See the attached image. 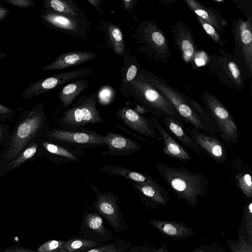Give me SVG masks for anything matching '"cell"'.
Returning a JSON list of instances; mask_svg holds the SVG:
<instances>
[{
    "instance_id": "28",
    "label": "cell",
    "mask_w": 252,
    "mask_h": 252,
    "mask_svg": "<svg viewBox=\"0 0 252 252\" xmlns=\"http://www.w3.org/2000/svg\"><path fill=\"white\" fill-rule=\"evenodd\" d=\"M40 156L38 141L27 147L12 160L0 165V178L18 168L25 162L35 159Z\"/></svg>"
},
{
    "instance_id": "24",
    "label": "cell",
    "mask_w": 252,
    "mask_h": 252,
    "mask_svg": "<svg viewBox=\"0 0 252 252\" xmlns=\"http://www.w3.org/2000/svg\"><path fill=\"white\" fill-rule=\"evenodd\" d=\"M84 219L82 231L86 235L89 234L90 240L107 241L112 239V234L104 227L103 220L99 214H87Z\"/></svg>"
},
{
    "instance_id": "46",
    "label": "cell",
    "mask_w": 252,
    "mask_h": 252,
    "mask_svg": "<svg viewBox=\"0 0 252 252\" xmlns=\"http://www.w3.org/2000/svg\"><path fill=\"white\" fill-rule=\"evenodd\" d=\"M103 0H88L87 1L100 14H103V10L100 7V5Z\"/></svg>"
},
{
    "instance_id": "14",
    "label": "cell",
    "mask_w": 252,
    "mask_h": 252,
    "mask_svg": "<svg viewBox=\"0 0 252 252\" xmlns=\"http://www.w3.org/2000/svg\"><path fill=\"white\" fill-rule=\"evenodd\" d=\"M40 156L56 164L80 162L82 149L63 145L49 141L43 136L38 140Z\"/></svg>"
},
{
    "instance_id": "20",
    "label": "cell",
    "mask_w": 252,
    "mask_h": 252,
    "mask_svg": "<svg viewBox=\"0 0 252 252\" xmlns=\"http://www.w3.org/2000/svg\"><path fill=\"white\" fill-rule=\"evenodd\" d=\"M154 126L160 139L163 142L162 152L166 155L186 162L192 157L172 137L155 116L152 117Z\"/></svg>"
},
{
    "instance_id": "38",
    "label": "cell",
    "mask_w": 252,
    "mask_h": 252,
    "mask_svg": "<svg viewBox=\"0 0 252 252\" xmlns=\"http://www.w3.org/2000/svg\"><path fill=\"white\" fill-rule=\"evenodd\" d=\"M233 2L237 5L246 16V19L252 17V1L249 3L251 0H233Z\"/></svg>"
},
{
    "instance_id": "15",
    "label": "cell",
    "mask_w": 252,
    "mask_h": 252,
    "mask_svg": "<svg viewBox=\"0 0 252 252\" xmlns=\"http://www.w3.org/2000/svg\"><path fill=\"white\" fill-rule=\"evenodd\" d=\"M116 115L129 128L138 134L153 139H159L151 119L139 114L126 105L121 107Z\"/></svg>"
},
{
    "instance_id": "40",
    "label": "cell",
    "mask_w": 252,
    "mask_h": 252,
    "mask_svg": "<svg viewBox=\"0 0 252 252\" xmlns=\"http://www.w3.org/2000/svg\"><path fill=\"white\" fill-rule=\"evenodd\" d=\"M122 248L116 244H111L100 247L90 249L83 252H119Z\"/></svg>"
},
{
    "instance_id": "44",
    "label": "cell",
    "mask_w": 252,
    "mask_h": 252,
    "mask_svg": "<svg viewBox=\"0 0 252 252\" xmlns=\"http://www.w3.org/2000/svg\"><path fill=\"white\" fill-rule=\"evenodd\" d=\"M137 0H123L122 5L125 11L130 12L136 4Z\"/></svg>"
},
{
    "instance_id": "6",
    "label": "cell",
    "mask_w": 252,
    "mask_h": 252,
    "mask_svg": "<svg viewBox=\"0 0 252 252\" xmlns=\"http://www.w3.org/2000/svg\"><path fill=\"white\" fill-rule=\"evenodd\" d=\"M201 100L209 120L223 143L228 145L237 144L239 138L238 126L226 106L206 91L203 92Z\"/></svg>"
},
{
    "instance_id": "7",
    "label": "cell",
    "mask_w": 252,
    "mask_h": 252,
    "mask_svg": "<svg viewBox=\"0 0 252 252\" xmlns=\"http://www.w3.org/2000/svg\"><path fill=\"white\" fill-rule=\"evenodd\" d=\"M97 96L94 93L80 96L71 107L58 119L59 128L78 130L88 125L105 123L97 108Z\"/></svg>"
},
{
    "instance_id": "39",
    "label": "cell",
    "mask_w": 252,
    "mask_h": 252,
    "mask_svg": "<svg viewBox=\"0 0 252 252\" xmlns=\"http://www.w3.org/2000/svg\"><path fill=\"white\" fill-rule=\"evenodd\" d=\"M232 252H252V245L242 236L240 241L231 248Z\"/></svg>"
},
{
    "instance_id": "9",
    "label": "cell",
    "mask_w": 252,
    "mask_h": 252,
    "mask_svg": "<svg viewBox=\"0 0 252 252\" xmlns=\"http://www.w3.org/2000/svg\"><path fill=\"white\" fill-rule=\"evenodd\" d=\"M233 56L243 70L247 80L252 77V18H238L232 24Z\"/></svg>"
},
{
    "instance_id": "27",
    "label": "cell",
    "mask_w": 252,
    "mask_h": 252,
    "mask_svg": "<svg viewBox=\"0 0 252 252\" xmlns=\"http://www.w3.org/2000/svg\"><path fill=\"white\" fill-rule=\"evenodd\" d=\"M90 85V81L81 78L71 82L62 87L59 93V99L62 106L59 109L63 110L69 106L76 97Z\"/></svg>"
},
{
    "instance_id": "42",
    "label": "cell",
    "mask_w": 252,
    "mask_h": 252,
    "mask_svg": "<svg viewBox=\"0 0 252 252\" xmlns=\"http://www.w3.org/2000/svg\"><path fill=\"white\" fill-rule=\"evenodd\" d=\"M3 2L22 8L32 7L35 4L32 0H4Z\"/></svg>"
},
{
    "instance_id": "8",
    "label": "cell",
    "mask_w": 252,
    "mask_h": 252,
    "mask_svg": "<svg viewBox=\"0 0 252 252\" xmlns=\"http://www.w3.org/2000/svg\"><path fill=\"white\" fill-rule=\"evenodd\" d=\"M206 68L227 87L239 92L243 90L247 80L244 72L233 55L224 49L209 56Z\"/></svg>"
},
{
    "instance_id": "34",
    "label": "cell",
    "mask_w": 252,
    "mask_h": 252,
    "mask_svg": "<svg viewBox=\"0 0 252 252\" xmlns=\"http://www.w3.org/2000/svg\"><path fill=\"white\" fill-rule=\"evenodd\" d=\"M114 89L109 85L100 87L96 94L98 102L102 105H107L111 103L116 96Z\"/></svg>"
},
{
    "instance_id": "2",
    "label": "cell",
    "mask_w": 252,
    "mask_h": 252,
    "mask_svg": "<svg viewBox=\"0 0 252 252\" xmlns=\"http://www.w3.org/2000/svg\"><path fill=\"white\" fill-rule=\"evenodd\" d=\"M139 72L171 103L185 123L190 124L192 127L217 136L203 106L197 101L179 92L164 79L150 71L140 69Z\"/></svg>"
},
{
    "instance_id": "23",
    "label": "cell",
    "mask_w": 252,
    "mask_h": 252,
    "mask_svg": "<svg viewBox=\"0 0 252 252\" xmlns=\"http://www.w3.org/2000/svg\"><path fill=\"white\" fill-rule=\"evenodd\" d=\"M98 170L110 175L122 177L133 183L153 186L160 185L149 175L131 170L125 167L107 164L98 167Z\"/></svg>"
},
{
    "instance_id": "3",
    "label": "cell",
    "mask_w": 252,
    "mask_h": 252,
    "mask_svg": "<svg viewBox=\"0 0 252 252\" xmlns=\"http://www.w3.org/2000/svg\"><path fill=\"white\" fill-rule=\"evenodd\" d=\"M156 167L170 191L191 205L194 206L198 197L207 194L209 180L202 173L191 172L184 167H171L159 162Z\"/></svg>"
},
{
    "instance_id": "48",
    "label": "cell",
    "mask_w": 252,
    "mask_h": 252,
    "mask_svg": "<svg viewBox=\"0 0 252 252\" xmlns=\"http://www.w3.org/2000/svg\"><path fill=\"white\" fill-rule=\"evenodd\" d=\"M133 109L138 114L142 115L147 112L146 110L140 104H136V107Z\"/></svg>"
},
{
    "instance_id": "25",
    "label": "cell",
    "mask_w": 252,
    "mask_h": 252,
    "mask_svg": "<svg viewBox=\"0 0 252 252\" xmlns=\"http://www.w3.org/2000/svg\"><path fill=\"white\" fill-rule=\"evenodd\" d=\"M161 120L164 124V127L172 137L195 153L201 154L199 148L188 131H186L181 123L171 118H162Z\"/></svg>"
},
{
    "instance_id": "22",
    "label": "cell",
    "mask_w": 252,
    "mask_h": 252,
    "mask_svg": "<svg viewBox=\"0 0 252 252\" xmlns=\"http://www.w3.org/2000/svg\"><path fill=\"white\" fill-rule=\"evenodd\" d=\"M184 1L195 15L213 26L220 33H223L227 22L223 19L220 11L207 7L194 0H185Z\"/></svg>"
},
{
    "instance_id": "49",
    "label": "cell",
    "mask_w": 252,
    "mask_h": 252,
    "mask_svg": "<svg viewBox=\"0 0 252 252\" xmlns=\"http://www.w3.org/2000/svg\"><path fill=\"white\" fill-rule=\"evenodd\" d=\"M159 1L161 2H162L163 3H165V4H170V3H172L176 2L175 0H159Z\"/></svg>"
},
{
    "instance_id": "21",
    "label": "cell",
    "mask_w": 252,
    "mask_h": 252,
    "mask_svg": "<svg viewBox=\"0 0 252 252\" xmlns=\"http://www.w3.org/2000/svg\"><path fill=\"white\" fill-rule=\"evenodd\" d=\"M96 57V54L87 51H73L60 55L56 60L43 67L41 71L62 70L92 60Z\"/></svg>"
},
{
    "instance_id": "47",
    "label": "cell",
    "mask_w": 252,
    "mask_h": 252,
    "mask_svg": "<svg viewBox=\"0 0 252 252\" xmlns=\"http://www.w3.org/2000/svg\"><path fill=\"white\" fill-rule=\"evenodd\" d=\"M9 13V10L2 6L0 7V22L3 21Z\"/></svg>"
},
{
    "instance_id": "5",
    "label": "cell",
    "mask_w": 252,
    "mask_h": 252,
    "mask_svg": "<svg viewBox=\"0 0 252 252\" xmlns=\"http://www.w3.org/2000/svg\"><path fill=\"white\" fill-rule=\"evenodd\" d=\"M133 36L138 45L137 50L148 59L158 63H167L171 57L166 35L157 23L143 21Z\"/></svg>"
},
{
    "instance_id": "10",
    "label": "cell",
    "mask_w": 252,
    "mask_h": 252,
    "mask_svg": "<svg viewBox=\"0 0 252 252\" xmlns=\"http://www.w3.org/2000/svg\"><path fill=\"white\" fill-rule=\"evenodd\" d=\"M42 136L52 142L82 150L106 146L105 136L86 128L67 130L53 128Z\"/></svg>"
},
{
    "instance_id": "16",
    "label": "cell",
    "mask_w": 252,
    "mask_h": 252,
    "mask_svg": "<svg viewBox=\"0 0 252 252\" xmlns=\"http://www.w3.org/2000/svg\"><path fill=\"white\" fill-rule=\"evenodd\" d=\"M200 151L204 152L215 162L221 163L226 161L228 155L223 142L216 136L207 133L195 127L189 131Z\"/></svg>"
},
{
    "instance_id": "32",
    "label": "cell",
    "mask_w": 252,
    "mask_h": 252,
    "mask_svg": "<svg viewBox=\"0 0 252 252\" xmlns=\"http://www.w3.org/2000/svg\"><path fill=\"white\" fill-rule=\"evenodd\" d=\"M150 223L168 236L178 237L187 235L190 233V231L188 228L173 222L153 220L150 221Z\"/></svg>"
},
{
    "instance_id": "43",
    "label": "cell",
    "mask_w": 252,
    "mask_h": 252,
    "mask_svg": "<svg viewBox=\"0 0 252 252\" xmlns=\"http://www.w3.org/2000/svg\"><path fill=\"white\" fill-rule=\"evenodd\" d=\"M9 130L8 125L0 122V146L5 142L10 133Z\"/></svg>"
},
{
    "instance_id": "12",
    "label": "cell",
    "mask_w": 252,
    "mask_h": 252,
    "mask_svg": "<svg viewBox=\"0 0 252 252\" xmlns=\"http://www.w3.org/2000/svg\"><path fill=\"white\" fill-rule=\"evenodd\" d=\"M94 70L91 68H81L53 75L32 83L22 94L23 98H32L48 92L56 90L68 82L85 76L91 75Z\"/></svg>"
},
{
    "instance_id": "50",
    "label": "cell",
    "mask_w": 252,
    "mask_h": 252,
    "mask_svg": "<svg viewBox=\"0 0 252 252\" xmlns=\"http://www.w3.org/2000/svg\"><path fill=\"white\" fill-rule=\"evenodd\" d=\"M7 56V55L6 54L0 51V59H3L6 58Z\"/></svg>"
},
{
    "instance_id": "36",
    "label": "cell",
    "mask_w": 252,
    "mask_h": 252,
    "mask_svg": "<svg viewBox=\"0 0 252 252\" xmlns=\"http://www.w3.org/2000/svg\"><path fill=\"white\" fill-rule=\"evenodd\" d=\"M64 241L50 240L41 245L36 250L37 252H57Z\"/></svg>"
},
{
    "instance_id": "31",
    "label": "cell",
    "mask_w": 252,
    "mask_h": 252,
    "mask_svg": "<svg viewBox=\"0 0 252 252\" xmlns=\"http://www.w3.org/2000/svg\"><path fill=\"white\" fill-rule=\"evenodd\" d=\"M140 70V64L133 55H131L128 50L124 58V64L121 69V87H123L137 76Z\"/></svg>"
},
{
    "instance_id": "1",
    "label": "cell",
    "mask_w": 252,
    "mask_h": 252,
    "mask_svg": "<svg viewBox=\"0 0 252 252\" xmlns=\"http://www.w3.org/2000/svg\"><path fill=\"white\" fill-rule=\"evenodd\" d=\"M46 122L43 103L23 111L3 145L0 165L12 160L27 147L37 141L43 135Z\"/></svg>"
},
{
    "instance_id": "37",
    "label": "cell",
    "mask_w": 252,
    "mask_h": 252,
    "mask_svg": "<svg viewBox=\"0 0 252 252\" xmlns=\"http://www.w3.org/2000/svg\"><path fill=\"white\" fill-rule=\"evenodd\" d=\"M246 229L250 243L252 242V202L250 200L246 206Z\"/></svg>"
},
{
    "instance_id": "45",
    "label": "cell",
    "mask_w": 252,
    "mask_h": 252,
    "mask_svg": "<svg viewBox=\"0 0 252 252\" xmlns=\"http://www.w3.org/2000/svg\"><path fill=\"white\" fill-rule=\"evenodd\" d=\"M4 252H37L30 249H25L18 247H12L4 250Z\"/></svg>"
},
{
    "instance_id": "51",
    "label": "cell",
    "mask_w": 252,
    "mask_h": 252,
    "mask_svg": "<svg viewBox=\"0 0 252 252\" xmlns=\"http://www.w3.org/2000/svg\"><path fill=\"white\" fill-rule=\"evenodd\" d=\"M1 6V2H0V7Z\"/></svg>"
},
{
    "instance_id": "30",
    "label": "cell",
    "mask_w": 252,
    "mask_h": 252,
    "mask_svg": "<svg viewBox=\"0 0 252 252\" xmlns=\"http://www.w3.org/2000/svg\"><path fill=\"white\" fill-rule=\"evenodd\" d=\"M141 197L153 203L166 205L168 200V193L163 187L153 186L131 183Z\"/></svg>"
},
{
    "instance_id": "4",
    "label": "cell",
    "mask_w": 252,
    "mask_h": 252,
    "mask_svg": "<svg viewBox=\"0 0 252 252\" xmlns=\"http://www.w3.org/2000/svg\"><path fill=\"white\" fill-rule=\"evenodd\" d=\"M120 90L125 97L135 100L154 116L160 119L171 118L184 122L171 103L139 71L132 81Z\"/></svg>"
},
{
    "instance_id": "29",
    "label": "cell",
    "mask_w": 252,
    "mask_h": 252,
    "mask_svg": "<svg viewBox=\"0 0 252 252\" xmlns=\"http://www.w3.org/2000/svg\"><path fill=\"white\" fill-rule=\"evenodd\" d=\"M45 9L57 13L84 17L86 12L74 0H46L43 2Z\"/></svg>"
},
{
    "instance_id": "41",
    "label": "cell",
    "mask_w": 252,
    "mask_h": 252,
    "mask_svg": "<svg viewBox=\"0 0 252 252\" xmlns=\"http://www.w3.org/2000/svg\"><path fill=\"white\" fill-rule=\"evenodd\" d=\"M16 115L15 111L0 103V120L7 121L12 119Z\"/></svg>"
},
{
    "instance_id": "18",
    "label": "cell",
    "mask_w": 252,
    "mask_h": 252,
    "mask_svg": "<svg viewBox=\"0 0 252 252\" xmlns=\"http://www.w3.org/2000/svg\"><path fill=\"white\" fill-rule=\"evenodd\" d=\"M106 148L101 152L103 156H124L137 152L142 146L137 141L122 134L107 132L105 136Z\"/></svg>"
},
{
    "instance_id": "35",
    "label": "cell",
    "mask_w": 252,
    "mask_h": 252,
    "mask_svg": "<svg viewBox=\"0 0 252 252\" xmlns=\"http://www.w3.org/2000/svg\"><path fill=\"white\" fill-rule=\"evenodd\" d=\"M195 16L205 32L221 48L223 49L225 42L218 31L213 26L205 22L199 16L196 15Z\"/></svg>"
},
{
    "instance_id": "13",
    "label": "cell",
    "mask_w": 252,
    "mask_h": 252,
    "mask_svg": "<svg viewBox=\"0 0 252 252\" xmlns=\"http://www.w3.org/2000/svg\"><path fill=\"white\" fill-rule=\"evenodd\" d=\"M96 193L94 205L99 214L105 218L115 231L125 227L124 220L118 205V196L111 192H101L96 187L92 185Z\"/></svg>"
},
{
    "instance_id": "19",
    "label": "cell",
    "mask_w": 252,
    "mask_h": 252,
    "mask_svg": "<svg viewBox=\"0 0 252 252\" xmlns=\"http://www.w3.org/2000/svg\"><path fill=\"white\" fill-rule=\"evenodd\" d=\"M228 168L235 184L242 193L249 199L252 197V170L249 164L234 156Z\"/></svg>"
},
{
    "instance_id": "52",
    "label": "cell",
    "mask_w": 252,
    "mask_h": 252,
    "mask_svg": "<svg viewBox=\"0 0 252 252\" xmlns=\"http://www.w3.org/2000/svg\"></svg>"
},
{
    "instance_id": "33",
    "label": "cell",
    "mask_w": 252,
    "mask_h": 252,
    "mask_svg": "<svg viewBox=\"0 0 252 252\" xmlns=\"http://www.w3.org/2000/svg\"><path fill=\"white\" fill-rule=\"evenodd\" d=\"M97 245L96 241L87 239L75 238L64 242L57 252H83Z\"/></svg>"
},
{
    "instance_id": "26",
    "label": "cell",
    "mask_w": 252,
    "mask_h": 252,
    "mask_svg": "<svg viewBox=\"0 0 252 252\" xmlns=\"http://www.w3.org/2000/svg\"><path fill=\"white\" fill-rule=\"evenodd\" d=\"M102 29L108 46L119 57H124L126 52L123 34L119 27L112 22H104Z\"/></svg>"
},
{
    "instance_id": "11",
    "label": "cell",
    "mask_w": 252,
    "mask_h": 252,
    "mask_svg": "<svg viewBox=\"0 0 252 252\" xmlns=\"http://www.w3.org/2000/svg\"><path fill=\"white\" fill-rule=\"evenodd\" d=\"M40 17L48 27L81 39L85 38L91 30V22L86 17H76L44 9Z\"/></svg>"
},
{
    "instance_id": "17",
    "label": "cell",
    "mask_w": 252,
    "mask_h": 252,
    "mask_svg": "<svg viewBox=\"0 0 252 252\" xmlns=\"http://www.w3.org/2000/svg\"><path fill=\"white\" fill-rule=\"evenodd\" d=\"M171 32L174 42L185 63L194 64L198 50L191 30L181 20L173 25Z\"/></svg>"
}]
</instances>
